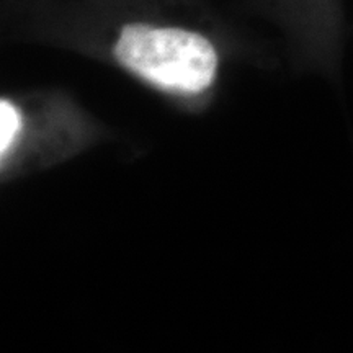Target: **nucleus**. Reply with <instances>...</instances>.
Returning a JSON list of instances; mask_svg holds the SVG:
<instances>
[{
  "label": "nucleus",
  "instance_id": "1",
  "mask_svg": "<svg viewBox=\"0 0 353 353\" xmlns=\"http://www.w3.org/2000/svg\"><path fill=\"white\" fill-rule=\"evenodd\" d=\"M113 54L136 76L176 94L206 90L218 69L213 44L201 34L182 28L125 25Z\"/></svg>",
  "mask_w": 353,
  "mask_h": 353
},
{
  "label": "nucleus",
  "instance_id": "2",
  "mask_svg": "<svg viewBox=\"0 0 353 353\" xmlns=\"http://www.w3.org/2000/svg\"><path fill=\"white\" fill-rule=\"evenodd\" d=\"M21 126L20 113L8 100L0 101V154L6 156L10 151L13 141Z\"/></svg>",
  "mask_w": 353,
  "mask_h": 353
}]
</instances>
